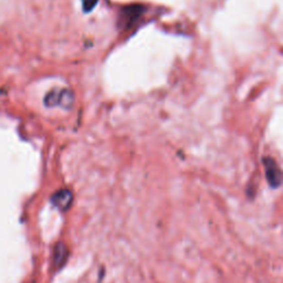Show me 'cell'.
<instances>
[{"label": "cell", "mask_w": 283, "mask_h": 283, "mask_svg": "<svg viewBox=\"0 0 283 283\" xmlns=\"http://www.w3.org/2000/svg\"><path fill=\"white\" fill-rule=\"evenodd\" d=\"M74 101L72 91L67 89H55L50 91L45 98V104L48 108L60 106L63 109H70Z\"/></svg>", "instance_id": "6da1fadb"}, {"label": "cell", "mask_w": 283, "mask_h": 283, "mask_svg": "<svg viewBox=\"0 0 283 283\" xmlns=\"http://www.w3.org/2000/svg\"><path fill=\"white\" fill-rule=\"evenodd\" d=\"M143 13L144 7L140 6V5H132V6L124 7L120 13V27L122 29L130 28L142 17Z\"/></svg>", "instance_id": "7a4b0ae2"}, {"label": "cell", "mask_w": 283, "mask_h": 283, "mask_svg": "<svg viewBox=\"0 0 283 283\" xmlns=\"http://www.w3.org/2000/svg\"><path fill=\"white\" fill-rule=\"evenodd\" d=\"M263 165L265 170V177L268 180L269 185L272 188H277L281 186L282 183V174L281 169L277 166L276 162L271 157H264L263 158Z\"/></svg>", "instance_id": "3957f363"}, {"label": "cell", "mask_w": 283, "mask_h": 283, "mask_svg": "<svg viewBox=\"0 0 283 283\" xmlns=\"http://www.w3.org/2000/svg\"><path fill=\"white\" fill-rule=\"evenodd\" d=\"M51 201L55 207H57L59 210L67 211L69 208L71 207L73 201V195L71 190L69 189H60L56 191L51 197Z\"/></svg>", "instance_id": "277c9868"}, {"label": "cell", "mask_w": 283, "mask_h": 283, "mask_svg": "<svg viewBox=\"0 0 283 283\" xmlns=\"http://www.w3.org/2000/svg\"><path fill=\"white\" fill-rule=\"evenodd\" d=\"M68 259V249L63 243H58L53 252V265L60 269Z\"/></svg>", "instance_id": "5b68a950"}, {"label": "cell", "mask_w": 283, "mask_h": 283, "mask_svg": "<svg viewBox=\"0 0 283 283\" xmlns=\"http://www.w3.org/2000/svg\"><path fill=\"white\" fill-rule=\"evenodd\" d=\"M99 0H82V8L84 13H91L95 8Z\"/></svg>", "instance_id": "8992f818"}]
</instances>
